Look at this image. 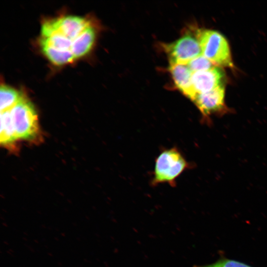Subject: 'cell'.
<instances>
[{
  "mask_svg": "<svg viewBox=\"0 0 267 267\" xmlns=\"http://www.w3.org/2000/svg\"><path fill=\"white\" fill-rule=\"evenodd\" d=\"M190 167V164L178 148L165 149L155 160L151 183L154 186L162 183L175 186L176 179Z\"/></svg>",
  "mask_w": 267,
  "mask_h": 267,
  "instance_id": "6da1fadb",
  "label": "cell"
},
{
  "mask_svg": "<svg viewBox=\"0 0 267 267\" xmlns=\"http://www.w3.org/2000/svg\"><path fill=\"white\" fill-rule=\"evenodd\" d=\"M10 110L18 139L33 142L39 140L41 136L39 123L32 103L24 96Z\"/></svg>",
  "mask_w": 267,
  "mask_h": 267,
  "instance_id": "7a4b0ae2",
  "label": "cell"
},
{
  "mask_svg": "<svg viewBox=\"0 0 267 267\" xmlns=\"http://www.w3.org/2000/svg\"><path fill=\"white\" fill-rule=\"evenodd\" d=\"M202 54L215 65L232 67L230 49L225 38L220 33L211 30L196 32Z\"/></svg>",
  "mask_w": 267,
  "mask_h": 267,
  "instance_id": "3957f363",
  "label": "cell"
},
{
  "mask_svg": "<svg viewBox=\"0 0 267 267\" xmlns=\"http://www.w3.org/2000/svg\"><path fill=\"white\" fill-rule=\"evenodd\" d=\"M91 25L86 18L75 15H66L44 21L41 29V37L53 33L59 34L72 41L86 28Z\"/></svg>",
  "mask_w": 267,
  "mask_h": 267,
  "instance_id": "277c9868",
  "label": "cell"
},
{
  "mask_svg": "<svg viewBox=\"0 0 267 267\" xmlns=\"http://www.w3.org/2000/svg\"><path fill=\"white\" fill-rule=\"evenodd\" d=\"M224 86H222L209 92L197 94L191 100L206 123H211L212 115H223L228 111L224 101Z\"/></svg>",
  "mask_w": 267,
  "mask_h": 267,
  "instance_id": "5b68a950",
  "label": "cell"
},
{
  "mask_svg": "<svg viewBox=\"0 0 267 267\" xmlns=\"http://www.w3.org/2000/svg\"><path fill=\"white\" fill-rule=\"evenodd\" d=\"M170 63L186 65L189 61L202 54L197 38L186 34L174 42L165 44Z\"/></svg>",
  "mask_w": 267,
  "mask_h": 267,
  "instance_id": "8992f818",
  "label": "cell"
},
{
  "mask_svg": "<svg viewBox=\"0 0 267 267\" xmlns=\"http://www.w3.org/2000/svg\"><path fill=\"white\" fill-rule=\"evenodd\" d=\"M224 79V72L218 66L193 73L191 80L193 95L190 100L197 94L207 92L223 86Z\"/></svg>",
  "mask_w": 267,
  "mask_h": 267,
  "instance_id": "52a82bcc",
  "label": "cell"
},
{
  "mask_svg": "<svg viewBox=\"0 0 267 267\" xmlns=\"http://www.w3.org/2000/svg\"><path fill=\"white\" fill-rule=\"evenodd\" d=\"M169 70L177 87L190 99L193 95L191 83L193 72L185 64L170 63Z\"/></svg>",
  "mask_w": 267,
  "mask_h": 267,
  "instance_id": "ba28073f",
  "label": "cell"
},
{
  "mask_svg": "<svg viewBox=\"0 0 267 267\" xmlns=\"http://www.w3.org/2000/svg\"><path fill=\"white\" fill-rule=\"evenodd\" d=\"M96 37L94 28L91 25L84 30L74 40L72 52L75 59L88 54L93 45Z\"/></svg>",
  "mask_w": 267,
  "mask_h": 267,
  "instance_id": "9c48e42d",
  "label": "cell"
},
{
  "mask_svg": "<svg viewBox=\"0 0 267 267\" xmlns=\"http://www.w3.org/2000/svg\"><path fill=\"white\" fill-rule=\"evenodd\" d=\"M18 139L10 110L0 112V142L8 149L15 148Z\"/></svg>",
  "mask_w": 267,
  "mask_h": 267,
  "instance_id": "30bf717a",
  "label": "cell"
},
{
  "mask_svg": "<svg viewBox=\"0 0 267 267\" xmlns=\"http://www.w3.org/2000/svg\"><path fill=\"white\" fill-rule=\"evenodd\" d=\"M25 95L20 91L2 85L0 89V112L10 110L17 104Z\"/></svg>",
  "mask_w": 267,
  "mask_h": 267,
  "instance_id": "8fae6325",
  "label": "cell"
},
{
  "mask_svg": "<svg viewBox=\"0 0 267 267\" xmlns=\"http://www.w3.org/2000/svg\"><path fill=\"white\" fill-rule=\"evenodd\" d=\"M186 65L193 73L209 70L216 66L203 54L193 58Z\"/></svg>",
  "mask_w": 267,
  "mask_h": 267,
  "instance_id": "7c38bea8",
  "label": "cell"
},
{
  "mask_svg": "<svg viewBox=\"0 0 267 267\" xmlns=\"http://www.w3.org/2000/svg\"><path fill=\"white\" fill-rule=\"evenodd\" d=\"M193 267H253L243 262L227 258L221 256L213 263L203 265H195Z\"/></svg>",
  "mask_w": 267,
  "mask_h": 267,
  "instance_id": "4fadbf2b",
  "label": "cell"
}]
</instances>
